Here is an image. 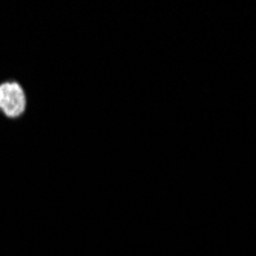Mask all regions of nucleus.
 <instances>
[{"mask_svg":"<svg viewBox=\"0 0 256 256\" xmlns=\"http://www.w3.org/2000/svg\"><path fill=\"white\" fill-rule=\"evenodd\" d=\"M28 108L26 92L16 80L0 83V112L6 118H18Z\"/></svg>","mask_w":256,"mask_h":256,"instance_id":"nucleus-1","label":"nucleus"}]
</instances>
